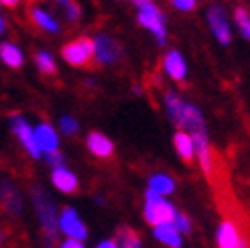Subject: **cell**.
<instances>
[{
  "mask_svg": "<svg viewBox=\"0 0 250 248\" xmlns=\"http://www.w3.org/2000/svg\"><path fill=\"white\" fill-rule=\"evenodd\" d=\"M53 2H55V6L59 8L61 17H63L65 21L76 22V21L80 19L82 8H80V4L76 2V0H53Z\"/></svg>",
  "mask_w": 250,
  "mask_h": 248,
  "instance_id": "cb8c5ba5",
  "label": "cell"
},
{
  "mask_svg": "<svg viewBox=\"0 0 250 248\" xmlns=\"http://www.w3.org/2000/svg\"><path fill=\"white\" fill-rule=\"evenodd\" d=\"M0 204L4 206V209L10 216H21L22 214V200L21 193L10 181H0Z\"/></svg>",
  "mask_w": 250,
  "mask_h": 248,
  "instance_id": "5bb4252c",
  "label": "cell"
},
{
  "mask_svg": "<svg viewBox=\"0 0 250 248\" xmlns=\"http://www.w3.org/2000/svg\"><path fill=\"white\" fill-rule=\"evenodd\" d=\"M134 6L139 8V24L145 27L155 37L157 45L165 47L167 43V27H165V15L153 0H132Z\"/></svg>",
  "mask_w": 250,
  "mask_h": 248,
  "instance_id": "3957f363",
  "label": "cell"
},
{
  "mask_svg": "<svg viewBox=\"0 0 250 248\" xmlns=\"http://www.w3.org/2000/svg\"><path fill=\"white\" fill-rule=\"evenodd\" d=\"M31 200L35 206L37 218L43 230V238H45V248H53L57 240V207L55 202L49 197V193L41 187V185H33L31 187Z\"/></svg>",
  "mask_w": 250,
  "mask_h": 248,
  "instance_id": "7a4b0ae2",
  "label": "cell"
},
{
  "mask_svg": "<svg viewBox=\"0 0 250 248\" xmlns=\"http://www.w3.org/2000/svg\"><path fill=\"white\" fill-rule=\"evenodd\" d=\"M118 248H143V240L139 236V232L128 228V226H120L116 230V240Z\"/></svg>",
  "mask_w": 250,
  "mask_h": 248,
  "instance_id": "7402d4cb",
  "label": "cell"
},
{
  "mask_svg": "<svg viewBox=\"0 0 250 248\" xmlns=\"http://www.w3.org/2000/svg\"><path fill=\"white\" fill-rule=\"evenodd\" d=\"M173 146L177 151L179 159L183 161L185 165H191L193 159H195V153H193V141H191V134L185 132V130H177L173 136Z\"/></svg>",
  "mask_w": 250,
  "mask_h": 248,
  "instance_id": "e0dca14e",
  "label": "cell"
},
{
  "mask_svg": "<svg viewBox=\"0 0 250 248\" xmlns=\"http://www.w3.org/2000/svg\"><path fill=\"white\" fill-rule=\"evenodd\" d=\"M234 21H236V24H238L240 35L248 41L250 39V17H248V8H244V6L236 8L234 10Z\"/></svg>",
  "mask_w": 250,
  "mask_h": 248,
  "instance_id": "d4e9b609",
  "label": "cell"
},
{
  "mask_svg": "<svg viewBox=\"0 0 250 248\" xmlns=\"http://www.w3.org/2000/svg\"><path fill=\"white\" fill-rule=\"evenodd\" d=\"M132 92H134L136 96H141V94H143V90L139 88V85H132Z\"/></svg>",
  "mask_w": 250,
  "mask_h": 248,
  "instance_id": "e575fe53",
  "label": "cell"
},
{
  "mask_svg": "<svg viewBox=\"0 0 250 248\" xmlns=\"http://www.w3.org/2000/svg\"><path fill=\"white\" fill-rule=\"evenodd\" d=\"M153 236H155V240H159L161 244H165V246H169V248H181V246H183L181 234L175 230L173 224L155 226V228H153Z\"/></svg>",
  "mask_w": 250,
  "mask_h": 248,
  "instance_id": "ffe728a7",
  "label": "cell"
},
{
  "mask_svg": "<svg viewBox=\"0 0 250 248\" xmlns=\"http://www.w3.org/2000/svg\"><path fill=\"white\" fill-rule=\"evenodd\" d=\"M45 157V161L49 163V167H63V155H61V151H55V153H47V155H43Z\"/></svg>",
  "mask_w": 250,
  "mask_h": 248,
  "instance_id": "83f0119b",
  "label": "cell"
},
{
  "mask_svg": "<svg viewBox=\"0 0 250 248\" xmlns=\"http://www.w3.org/2000/svg\"><path fill=\"white\" fill-rule=\"evenodd\" d=\"M171 224L175 226V230H177L179 234H189V232H191V220H189V216L183 214V212L175 214V218H173Z\"/></svg>",
  "mask_w": 250,
  "mask_h": 248,
  "instance_id": "4316f807",
  "label": "cell"
},
{
  "mask_svg": "<svg viewBox=\"0 0 250 248\" xmlns=\"http://www.w3.org/2000/svg\"><path fill=\"white\" fill-rule=\"evenodd\" d=\"M59 248H85L82 240H71V238H65L63 242L59 244Z\"/></svg>",
  "mask_w": 250,
  "mask_h": 248,
  "instance_id": "f546056e",
  "label": "cell"
},
{
  "mask_svg": "<svg viewBox=\"0 0 250 248\" xmlns=\"http://www.w3.org/2000/svg\"><path fill=\"white\" fill-rule=\"evenodd\" d=\"M236 248H248V242H246V240L242 238V240L238 242V246H236Z\"/></svg>",
  "mask_w": 250,
  "mask_h": 248,
  "instance_id": "836d02e7",
  "label": "cell"
},
{
  "mask_svg": "<svg viewBox=\"0 0 250 248\" xmlns=\"http://www.w3.org/2000/svg\"><path fill=\"white\" fill-rule=\"evenodd\" d=\"M191 141H193V153L197 157V163L202 167L204 175L208 179H214L216 175V163H214V151L209 146L208 139V130H195L191 132Z\"/></svg>",
  "mask_w": 250,
  "mask_h": 248,
  "instance_id": "8992f818",
  "label": "cell"
},
{
  "mask_svg": "<svg viewBox=\"0 0 250 248\" xmlns=\"http://www.w3.org/2000/svg\"><path fill=\"white\" fill-rule=\"evenodd\" d=\"M171 2H173L175 8L181 10V12H191L195 8V4H197V0H171Z\"/></svg>",
  "mask_w": 250,
  "mask_h": 248,
  "instance_id": "f1b7e54d",
  "label": "cell"
},
{
  "mask_svg": "<svg viewBox=\"0 0 250 248\" xmlns=\"http://www.w3.org/2000/svg\"><path fill=\"white\" fill-rule=\"evenodd\" d=\"M145 220L148 226H161V224H171L175 214H177V209H175V206L167 200V197H161L153 191L145 193Z\"/></svg>",
  "mask_w": 250,
  "mask_h": 248,
  "instance_id": "277c9868",
  "label": "cell"
},
{
  "mask_svg": "<svg viewBox=\"0 0 250 248\" xmlns=\"http://www.w3.org/2000/svg\"><path fill=\"white\" fill-rule=\"evenodd\" d=\"M0 4L2 6H8V8H15L21 4V0H0Z\"/></svg>",
  "mask_w": 250,
  "mask_h": 248,
  "instance_id": "1f68e13d",
  "label": "cell"
},
{
  "mask_svg": "<svg viewBox=\"0 0 250 248\" xmlns=\"http://www.w3.org/2000/svg\"><path fill=\"white\" fill-rule=\"evenodd\" d=\"M85 146H87V151L98 159H110L114 155V143H112L104 132H98V130L85 136Z\"/></svg>",
  "mask_w": 250,
  "mask_h": 248,
  "instance_id": "4fadbf2b",
  "label": "cell"
},
{
  "mask_svg": "<svg viewBox=\"0 0 250 248\" xmlns=\"http://www.w3.org/2000/svg\"><path fill=\"white\" fill-rule=\"evenodd\" d=\"M148 191H153L161 197H167L175 191V179L167 173H155V175L148 177Z\"/></svg>",
  "mask_w": 250,
  "mask_h": 248,
  "instance_id": "44dd1931",
  "label": "cell"
},
{
  "mask_svg": "<svg viewBox=\"0 0 250 248\" xmlns=\"http://www.w3.org/2000/svg\"><path fill=\"white\" fill-rule=\"evenodd\" d=\"M59 130L63 132V134H67V136H76L78 134V130H80V122L73 118V116H61L59 118Z\"/></svg>",
  "mask_w": 250,
  "mask_h": 248,
  "instance_id": "484cf974",
  "label": "cell"
},
{
  "mask_svg": "<svg viewBox=\"0 0 250 248\" xmlns=\"http://www.w3.org/2000/svg\"><path fill=\"white\" fill-rule=\"evenodd\" d=\"M165 110H167L169 120L179 130H185L189 134L195 130H206V120H204L202 110L189 102H183L181 98L171 90L165 92Z\"/></svg>",
  "mask_w": 250,
  "mask_h": 248,
  "instance_id": "6da1fadb",
  "label": "cell"
},
{
  "mask_svg": "<svg viewBox=\"0 0 250 248\" xmlns=\"http://www.w3.org/2000/svg\"><path fill=\"white\" fill-rule=\"evenodd\" d=\"M0 6H2V4H0Z\"/></svg>",
  "mask_w": 250,
  "mask_h": 248,
  "instance_id": "d590c367",
  "label": "cell"
},
{
  "mask_svg": "<svg viewBox=\"0 0 250 248\" xmlns=\"http://www.w3.org/2000/svg\"><path fill=\"white\" fill-rule=\"evenodd\" d=\"M33 134H35V143L39 146L41 155L59 151V134L49 122H39L33 128Z\"/></svg>",
  "mask_w": 250,
  "mask_h": 248,
  "instance_id": "8fae6325",
  "label": "cell"
},
{
  "mask_svg": "<svg viewBox=\"0 0 250 248\" xmlns=\"http://www.w3.org/2000/svg\"><path fill=\"white\" fill-rule=\"evenodd\" d=\"M10 126H12V132H15V136L21 141V145L24 146V151L29 153V157H33V159H41L43 157L41 151H39V146H37V143H35L33 126L21 114H12Z\"/></svg>",
  "mask_w": 250,
  "mask_h": 248,
  "instance_id": "9c48e42d",
  "label": "cell"
},
{
  "mask_svg": "<svg viewBox=\"0 0 250 248\" xmlns=\"http://www.w3.org/2000/svg\"><path fill=\"white\" fill-rule=\"evenodd\" d=\"M94 43V59L102 65H114L122 59V47L120 43L110 35H98L96 39H92Z\"/></svg>",
  "mask_w": 250,
  "mask_h": 248,
  "instance_id": "52a82bcc",
  "label": "cell"
},
{
  "mask_svg": "<svg viewBox=\"0 0 250 248\" xmlns=\"http://www.w3.org/2000/svg\"><path fill=\"white\" fill-rule=\"evenodd\" d=\"M0 59L10 67V69H19L24 63V53L17 43L10 41H2L0 43Z\"/></svg>",
  "mask_w": 250,
  "mask_h": 248,
  "instance_id": "d6986e66",
  "label": "cell"
},
{
  "mask_svg": "<svg viewBox=\"0 0 250 248\" xmlns=\"http://www.w3.org/2000/svg\"><path fill=\"white\" fill-rule=\"evenodd\" d=\"M61 57H63L71 67H87L94 61V43L90 37H78L61 49Z\"/></svg>",
  "mask_w": 250,
  "mask_h": 248,
  "instance_id": "5b68a950",
  "label": "cell"
},
{
  "mask_svg": "<svg viewBox=\"0 0 250 248\" xmlns=\"http://www.w3.org/2000/svg\"><path fill=\"white\" fill-rule=\"evenodd\" d=\"M163 71L167 73V76L175 82H183L187 78V63H185V57L175 51V49H171V51L165 53L163 57Z\"/></svg>",
  "mask_w": 250,
  "mask_h": 248,
  "instance_id": "2e32d148",
  "label": "cell"
},
{
  "mask_svg": "<svg viewBox=\"0 0 250 248\" xmlns=\"http://www.w3.org/2000/svg\"><path fill=\"white\" fill-rule=\"evenodd\" d=\"M57 230L61 234H65L71 240H85L87 238V228L82 222L80 214L73 207H63L61 214L57 216Z\"/></svg>",
  "mask_w": 250,
  "mask_h": 248,
  "instance_id": "ba28073f",
  "label": "cell"
},
{
  "mask_svg": "<svg viewBox=\"0 0 250 248\" xmlns=\"http://www.w3.org/2000/svg\"><path fill=\"white\" fill-rule=\"evenodd\" d=\"M96 248H118V244L114 240H102V242H98Z\"/></svg>",
  "mask_w": 250,
  "mask_h": 248,
  "instance_id": "4dcf8cb0",
  "label": "cell"
},
{
  "mask_svg": "<svg viewBox=\"0 0 250 248\" xmlns=\"http://www.w3.org/2000/svg\"><path fill=\"white\" fill-rule=\"evenodd\" d=\"M51 183L55 185V187L61 191V193H76L78 187H80V179L78 175L73 173L71 169H67L65 165L63 167H55L51 171Z\"/></svg>",
  "mask_w": 250,
  "mask_h": 248,
  "instance_id": "9a60e30c",
  "label": "cell"
},
{
  "mask_svg": "<svg viewBox=\"0 0 250 248\" xmlns=\"http://www.w3.org/2000/svg\"><path fill=\"white\" fill-rule=\"evenodd\" d=\"M208 24H209V31L214 33V37L218 39L220 45H230L232 43V29H230V22L226 19V12H224L222 6L214 4L209 6L208 10Z\"/></svg>",
  "mask_w": 250,
  "mask_h": 248,
  "instance_id": "30bf717a",
  "label": "cell"
},
{
  "mask_svg": "<svg viewBox=\"0 0 250 248\" xmlns=\"http://www.w3.org/2000/svg\"><path fill=\"white\" fill-rule=\"evenodd\" d=\"M35 65L39 67V71L45 73V76H55L57 73L55 59L49 51H45V49H39V51L35 53Z\"/></svg>",
  "mask_w": 250,
  "mask_h": 248,
  "instance_id": "603a6c76",
  "label": "cell"
},
{
  "mask_svg": "<svg viewBox=\"0 0 250 248\" xmlns=\"http://www.w3.org/2000/svg\"><path fill=\"white\" fill-rule=\"evenodd\" d=\"M240 240H242L240 228L232 218H226L224 222H220V226L216 230V246L218 248H236Z\"/></svg>",
  "mask_w": 250,
  "mask_h": 248,
  "instance_id": "7c38bea8",
  "label": "cell"
},
{
  "mask_svg": "<svg viewBox=\"0 0 250 248\" xmlns=\"http://www.w3.org/2000/svg\"><path fill=\"white\" fill-rule=\"evenodd\" d=\"M6 33V19L0 15V35H4Z\"/></svg>",
  "mask_w": 250,
  "mask_h": 248,
  "instance_id": "d6a6232c",
  "label": "cell"
},
{
  "mask_svg": "<svg viewBox=\"0 0 250 248\" xmlns=\"http://www.w3.org/2000/svg\"><path fill=\"white\" fill-rule=\"evenodd\" d=\"M31 21L35 22V27H39V29H41V31H45V33L57 35V33L61 31L59 21L51 15V12L43 10L41 6H33V8H31Z\"/></svg>",
  "mask_w": 250,
  "mask_h": 248,
  "instance_id": "ac0fdd59",
  "label": "cell"
}]
</instances>
